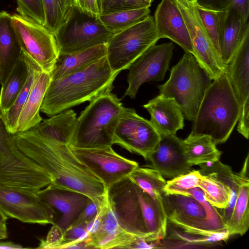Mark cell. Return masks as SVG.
Instances as JSON below:
<instances>
[{
  "mask_svg": "<svg viewBox=\"0 0 249 249\" xmlns=\"http://www.w3.org/2000/svg\"><path fill=\"white\" fill-rule=\"evenodd\" d=\"M119 73L112 71L105 56L85 69L51 79L40 111L51 117L111 91Z\"/></svg>",
  "mask_w": 249,
  "mask_h": 249,
  "instance_id": "cell-3",
  "label": "cell"
},
{
  "mask_svg": "<svg viewBox=\"0 0 249 249\" xmlns=\"http://www.w3.org/2000/svg\"><path fill=\"white\" fill-rule=\"evenodd\" d=\"M196 7L203 24L220 57L219 41L228 10H217L198 3L196 4Z\"/></svg>",
  "mask_w": 249,
  "mask_h": 249,
  "instance_id": "cell-35",
  "label": "cell"
},
{
  "mask_svg": "<svg viewBox=\"0 0 249 249\" xmlns=\"http://www.w3.org/2000/svg\"><path fill=\"white\" fill-rule=\"evenodd\" d=\"M0 73H1V65H0Z\"/></svg>",
  "mask_w": 249,
  "mask_h": 249,
  "instance_id": "cell-49",
  "label": "cell"
},
{
  "mask_svg": "<svg viewBox=\"0 0 249 249\" xmlns=\"http://www.w3.org/2000/svg\"><path fill=\"white\" fill-rule=\"evenodd\" d=\"M69 146L75 156L103 183L106 190L139 167L138 162L120 155L112 146L94 148Z\"/></svg>",
  "mask_w": 249,
  "mask_h": 249,
  "instance_id": "cell-14",
  "label": "cell"
},
{
  "mask_svg": "<svg viewBox=\"0 0 249 249\" xmlns=\"http://www.w3.org/2000/svg\"><path fill=\"white\" fill-rule=\"evenodd\" d=\"M129 177L144 192L154 198H162L166 181L153 168L138 167Z\"/></svg>",
  "mask_w": 249,
  "mask_h": 249,
  "instance_id": "cell-32",
  "label": "cell"
},
{
  "mask_svg": "<svg viewBox=\"0 0 249 249\" xmlns=\"http://www.w3.org/2000/svg\"><path fill=\"white\" fill-rule=\"evenodd\" d=\"M160 138L150 120L139 115L134 109L125 107L115 129L113 142L147 160Z\"/></svg>",
  "mask_w": 249,
  "mask_h": 249,
  "instance_id": "cell-13",
  "label": "cell"
},
{
  "mask_svg": "<svg viewBox=\"0 0 249 249\" xmlns=\"http://www.w3.org/2000/svg\"><path fill=\"white\" fill-rule=\"evenodd\" d=\"M160 39L154 17L145 19L114 34L107 43V54L112 71L120 72L128 69L131 64Z\"/></svg>",
  "mask_w": 249,
  "mask_h": 249,
  "instance_id": "cell-9",
  "label": "cell"
},
{
  "mask_svg": "<svg viewBox=\"0 0 249 249\" xmlns=\"http://www.w3.org/2000/svg\"><path fill=\"white\" fill-rule=\"evenodd\" d=\"M17 11L44 26L45 17L42 0H16Z\"/></svg>",
  "mask_w": 249,
  "mask_h": 249,
  "instance_id": "cell-40",
  "label": "cell"
},
{
  "mask_svg": "<svg viewBox=\"0 0 249 249\" xmlns=\"http://www.w3.org/2000/svg\"><path fill=\"white\" fill-rule=\"evenodd\" d=\"M176 229L170 238L177 241L179 245L213 246L227 241L230 236L227 230L220 231H206Z\"/></svg>",
  "mask_w": 249,
  "mask_h": 249,
  "instance_id": "cell-33",
  "label": "cell"
},
{
  "mask_svg": "<svg viewBox=\"0 0 249 249\" xmlns=\"http://www.w3.org/2000/svg\"><path fill=\"white\" fill-rule=\"evenodd\" d=\"M11 18L22 52L50 74L59 54L54 34L28 17L16 13Z\"/></svg>",
  "mask_w": 249,
  "mask_h": 249,
  "instance_id": "cell-11",
  "label": "cell"
},
{
  "mask_svg": "<svg viewBox=\"0 0 249 249\" xmlns=\"http://www.w3.org/2000/svg\"><path fill=\"white\" fill-rule=\"evenodd\" d=\"M249 178L244 179L240 185L237 196L230 218L227 224L230 236L244 235L249 227Z\"/></svg>",
  "mask_w": 249,
  "mask_h": 249,
  "instance_id": "cell-29",
  "label": "cell"
},
{
  "mask_svg": "<svg viewBox=\"0 0 249 249\" xmlns=\"http://www.w3.org/2000/svg\"><path fill=\"white\" fill-rule=\"evenodd\" d=\"M63 231L57 225H53L45 239H40L37 249H59L61 245Z\"/></svg>",
  "mask_w": 249,
  "mask_h": 249,
  "instance_id": "cell-42",
  "label": "cell"
},
{
  "mask_svg": "<svg viewBox=\"0 0 249 249\" xmlns=\"http://www.w3.org/2000/svg\"><path fill=\"white\" fill-rule=\"evenodd\" d=\"M202 175L199 170H191L166 181L164 188L165 194H183L187 191L198 187Z\"/></svg>",
  "mask_w": 249,
  "mask_h": 249,
  "instance_id": "cell-37",
  "label": "cell"
},
{
  "mask_svg": "<svg viewBox=\"0 0 249 249\" xmlns=\"http://www.w3.org/2000/svg\"><path fill=\"white\" fill-rule=\"evenodd\" d=\"M77 121L76 114L67 109L43 120L34 127L43 135L59 142L69 145Z\"/></svg>",
  "mask_w": 249,
  "mask_h": 249,
  "instance_id": "cell-26",
  "label": "cell"
},
{
  "mask_svg": "<svg viewBox=\"0 0 249 249\" xmlns=\"http://www.w3.org/2000/svg\"><path fill=\"white\" fill-rule=\"evenodd\" d=\"M212 81L195 57L185 52L172 67L168 80L157 87L159 94L173 99L184 118L193 121Z\"/></svg>",
  "mask_w": 249,
  "mask_h": 249,
  "instance_id": "cell-7",
  "label": "cell"
},
{
  "mask_svg": "<svg viewBox=\"0 0 249 249\" xmlns=\"http://www.w3.org/2000/svg\"><path fill=\"white\" fill-rule=\"evenodd\" d=\"M178 8L188 29L194 55L212 80L226 71L227 67L215 50L199 17L196 4L186 0H172Z\"/></svg>",
  "mask_w": 249,
  "mask_h": 249,
  "instance_id": "cell-12",
  "label": "cell"
},
{
  "mask_svg": "<svg viewBox=\"0 0 249 249\" xmlns=\"http://www.w3.org/2000/svg\"><path fill=\"white\" fill-rule=\"evenodd\" d=\"M160 135L158 144L147 160L151 168L171 179L190 172L192 166L187 161L182 140L176 135Z\"/></svg>",
  "mask_w": 249,
  "mask_h": 249,
  "instance_id": "cell-18",
  "label": "cell"
},
{
  "mask_svg": "<svg viewBox=\"0 0 249 249\" xmlns=\"http://www.w3.org/2000/svg\"><path fill=\"white\" fill-rule=\"evenodd\" d=\"M226 73L241 107L237 128L247 139L249 136V24L231 61Z\"/></svg>",
  "mask_w": 249,
  "mask_h": 249,
  "instance_id": "cell-17",
  "label": "cell"
},
{
  "mask_svg": "<svg viewBox=\"0 0 249 249\" xmlns=\"http://www.w3.org/2000/svg\"><path fill=\"white\" fill-rule=\"evenodd\" d=\"M113 35L99 17L91 16L74 6L54 36L59 53H68L107 44Z\"/></svg>",
  "mask_w": 249,
  "mask_h": 249,
  "instance_id": "cell-10",
  "label": "cell"
},
{
  "mask_svg": "<svg viewBox=\"0 0 249 249\" xmlns=\"http://www.w3.org/2000/svg\"><path fill=\"white\" fill-rule=\"evenodd\" d=\"M8 217L0 209V240L8 237L7 220Z\"/></svg>",
  "mask_w": 249,
  "mask_h": 249,
  "instance_id": "cell-45",
  "label": "cell"
},
{
  "mask_svg": "<svg viewBox=\"0 0 249 249\" xmlns=\"http://www.w3.org/2000/svg\"><path fill=\"white\" fill-rule=\"evenodd\" d=\"M36 194L42 201L54 210L56 214L54 224L63 232L71 225L90 199L81 193L59 189L51 184Z\"/></svg>",
  "mask_w": 249,
  "mask_h": 249,
  "instance_id": "cell-19",
  "label": "cell"
},
{
  "mask_svg": "<svg viewBox=\"0 0 249 249\" xmlns=\"http://www.w3.org/2000/svg\"><path fill=\"white\" fill-rule=\"evenodd\" d=\"M30 67L28 56L22 52L16 64L0 91V109L5 114L14 104L28 79Z\"/></svg>",
  "mask_w": 249,
  "mask_h": 249,
  "instance_id": "cell-28",
  "label": "cell"
},
{
  "mask_svg": "<svg viewBox=\"0 0 249 249\" xmlns=\"http://www.w3.org/2000/svg\"><path fill=\"white\" fill-rule=\"evenodd\" d=\"M182 145L187 161L192 166L219 160L222 154L212 138L206 135L190 133L182 140Z\"/></svg>",
  "mask_w": 249,
  "mask_h": 249,
  "instance_id": "cell-27",
  "label": "cell"
},
{
  "mask_svg": "<svg viewBox=\"0 0 249 249\" xmlns=\"http://www.w3.org/2000/svg\"><path fill=\"white\" fill-rule=\"evenodd\" d=\"M154 20L159 39L167 38L194 55L193 44L182 16L172 0H162L155 12Z\"/></svg>",
  "mask_w": 249,
  "mask_h": 249,
  "instance_id": "cell-20",
  "label": "cell"
},
{
  "mask_svg": "<svg viewBox=\"0 0 249 249\" xmlns=\"http://www.w3.org/2000/svg\"><path fill=\"white\" fill-rule=\"evenodd\" d=\"M99 203L90 199L71 226L90 222L96 217L97 214Z\"/></svg>",
  "mask_w": 249,
  "mask_h": 249,
  "instance_id": "cell-43",
  "label": "cell"
},
{
  "mask_svg": "<svg viewBox=\"0 0 249 249\" xmlns=\"http://www.w3.org/2000/svg\"><path fill=\"white\" fill-rule=\"evenodd\" d=\"M202 6L217 10H234L241 16L245 24L249 23V0H198Z\"/></svg>",
  "mask_w": 249,
  "mask_h": 249,
  "instance_id": "cell-38",
  "label": "cell"
},
{
  "mask_svg": "<svg viewBox=\"0 0 249 249\" xmlns=\"http://www.w3.org/2000/svg\"><path fill=\"white\" fill-rule=\"evenodd\" d=\"M124 109L111 91L94 98L77 118L69 145L81 148L112 146L115 129Z\"/></svg>",
  "mask_w": 249,
  "mask_h": 249,
  "instance_id": "cell-5",
  "label": "cell"
},
{
  "mask_svg": "<svg viewBox=\"0 0 249 249\" xmlns=\"http://www.w3.org/2000/svg\"><path fill=\"white\" fill-rule=\"evenodd\" d=\"M12 15L0 12V84L6 81L21 58L22 50L17 34L12 24Z\"/></svg>",
  "mask_w": 249,
  "mask_h": 249,
  "instance_id": "cell-23",
  "label": "cell"
},
{
  "mask_svg": "<svg viewBox=\"0 0 249 249\" xmlns=\"http://www.w3.org/2000/svg\"><path fill=\"white\" fill-rule=\"evenodd\" d=\"M10 134H12L10 133L7 129L3 118L2 113L0 109V143Z\"/></svg>",
  "mask_w": 249,
  "mask_h": 249,
  "instance_id": "cell-46",
  "label": "cell"
},
{
  "mask_svg": "<svg viewBox=\"0 0 249 249\" xmlns=\"http://www.w3.org/2000/svg\"><path fill=\"white\" fill-rule=\"evenodd\" d=\"M106 194L124 231L154 241L165 238L168 220L162 198L152 197L129 176L109 186Z\"/></svg>",
  "mask_w": 249,
  "mask_h": 249,
  "instance_id": "cell-2",
  "label": "cell"
},
{
  "mask_svg": "<svg viewBox=\"0 0 249 249\" xmlns=\"http://www.w3.org/2000/svg\"><path fill=\"white\" fill-rule=\"evenodd\" d=\"M150 115V121L160 135H176L184 126V116L172 98L159 94L143 106Z\"/></svg>",
  "mask_w": 249,
  "mask_h": 249,
  "instance_id": "cell-21",
  "label": "cell"
},
{
  "mask_svg": "<svg viewBox=\"0 0 249 249\" xmlns=\"http://www.w3.org/2000/svg\"><path fill=\"white\" fill-rule=\"evenodd\" d=\"M88 223L70 226L63 233V241L59 249L68 244L86 240L89 236L87 231Z\"/></svg>",
  "mask_w": 249,
  "mask_h": 249,
  "instance_id": "cell-41",
  "label": "cell"
},
{
  "mask_svg": "<svg viewBox=\"0 0 249 249\" xmlns=\"http://www.w3.org/2000/svg\"><path fill=\"white\" fill-rule=\"evenodd\" d=\"M107 54V44L79 52L59 53L50 73L51 80H56L86 68Z\"/></svg>",
  "mask_w": 249,
  "mask_h": 249,
  "instance_id": "cell-24",
  "label": "cell"
},
{
  "mask_svg": "<svg viewBox=\"0 0 249 249\" xmlns=\"http://www.w3.org/2000/svg\"><path fill=\"white\" fill-rule=\"evenodd\" d=\"M188 2L193 4H196L197 3L198 0H186Z\"/></svg>",
  "mask_w": 249,
  "mask_h": 249,
  "instance_id": "cell-48",
  "label": "cell"
},
{
  "mask_svg": "<svg viewBox=\"0 0 249 249\" xmlns=\"http://www.w3.org/2000/svg\"><path fill=\"white\" fill-rule=\"evenodd\" d=\"M45 17L44 26L54 35L66 21L74 6V0H42Z\"/></svg>",
  "mask_w": 249,
  "mask_h": 249,
  "instance_id": "cell-34",
  "label": "cell"
},
{
  "mask_svg": "<svg viewBox=\"0 0 249 249\" xmlns=\"http://www.w3.org/2000/svg\"><path fill=\"white\" fill-rule=\"evenodd\" d=\"M97 214L100 219L98 228L88 238L90 249H93V245L98 241L108 237L117 236L124 231L120 226L117 217L108 203L107 194L98 203Z\"/></svg>",
  "mask_w": 249,
  "mask_h": 249,
  "instance_id": "cell-30",
  "label": "cell"
},
{
  "mask_svg": "<svg viewBox=\"0 0 249 249\" xmlns=\"http://www.w3.org/2000/svg\"><path fill=\"white\" fill-rule=\"evenodd\" d=\"M50 81V74L43 71L35 62L34 81L19 116L16 133L26 131L43 121L40 111Z\"/></svg>",
  "mask_w": 249,
  "mask_h": 249,
  "instance_id": "cell-22",
  "label": "cell"
},
{
  "mask_svg": "<svg viewBox=\"0 0 249 249\" xmlns=\"http://www.w3.org/2000/svg\"></svg>",
  "mask_w": 249,
  "mask_h": 249,
  "instance_id": "cell-50",
  "label": "cell"
},
{
  "mask_svg": "<svg viewBox=\"0 0 249 249\" xmlns=\"http://www.w3.org/2000/svg\"><path fill=\"white\" fill-rule=\"evenodd\" d=\"M149 7L131 9L101 15L99 18L102 24L114 34L119 33L150 16Z\"/></svg>",
  "mask_w": 249,
  "mask_h": 249,
  "instance_id": "cell-31",
  "label": "cell"
},
{
  "mask_svg": "<svg viewBox=\"0 0 249 249\" xmlns=\"http://www.w3.org/2000/svg\"><path fill=\"white\" fill-rule=\"evenodd\" d=\"M74 6L91 16H100L96 0H74Z\"/></svg>",
  "mask_w": 249,
  "mask_h": 249,
  "instance_id": "cell-44",
  "label": "cell"
},
{
  "mask_svg": "<svg viewBox=\"0 0 249 249\" xmlns=\"http://www.w3.org/2000/svg\"><path fill=\"white\" fill-rule=\"evenodd\" d=\"M0 209L8 217L22 222L54 224V210L42 201L36 193L0 186Z\"/></svg>",
  "mask_w": 249,
  "mask_h": 249,
  "instance_id": "cell-15",
  "label": "cell"
},
{
  "mask_svg": "<svg viewBox=\"0 0 249 249\" xmlns=\"http://www.w3.org/2000/svg\"><path fill=\"white\" fill-rule=\"evenodd\" d=\"M213 80L193 121L191 133L209 136L217 144L230 137L238 121L241 107L226 71Z\"/></svg>",
  "mask_w": 249,
  "mask_h": 249,
  "instance_id": "cell-4",
  "label": "cell"
},
{
  "mask_svg": "<svg viewBox=\"0 0 249 249\" xmlns=\"http://www.w3.org/2000/svg\"><path fill=\"white\" fill-rule=\"evenodd\" d=\"M24 248L20 244L11 241L0 242V249H21Z\"/></svg>",
  "mask_w": 249,
  "mask_h": 249,
  "instance_id": "cell-47",
  "label": "cell"
},
{
  "mask_svg": "<svg viewBox=\"0 0 249 249\" xmlns=\"http://www.w3.org/2000/svg\"><path fill=\"white\" fill-rule=\"evenodd\" d=\"M52 178L39 165L22 152L10 134L0 143V186L36 193Z\"/></svg>",
  "mask_w": 249,
  "mask_h": 249,
  "instance_id": "cell-8",
  "label": "cell"
},
{
  "mask_svg": "<svg viewBox=\"0 0 249 249\" xmlns=\"http://www.w3.org/2000/svg\"><path fill=\"white\" fill-rule=\"evenodd\" d=\"M245 24L240 14L228 10L225 18L219 45L223 63L227 67L232 58L248 25Z\"/></svg>",
  "mask_w": 249,
  "mask_h": 249,
  "instance_id": "cell-25",
  "label": "cell"
},
{
  "mask_svg": "<svg viewBox=\"0 0 249 249\" xmlns=\"http://www.w3.org/2000/svg\"><path fill=\"white\" fill-rule=\"evenodd\" d=\"M168 223L181 231H220L227 230L220 212L198 187L183 194L162 195Z\"/></svg>",
  "mask_w": 249,
  "mask_h": 249,
  "instance_id": "cell-6",
  "label": "cell"
},
{
  "mask_svg": "<svg viewBox=\"0 0 249 249\" xmlns=\"http://www.w3.org/2000/svg\"><path fill=\"white\" fill-rule=\"evenodd\" d=\"M27 55L30 67L28 79L13 105L5 114L2 115L7 129L12 134L16 133L18 119L27 99L34 78L35 62Z\"/></svg>",
  "mask_w": 249,
  "mask_h": 249,
  "instance_id": "cell-36",
  "label": "cell"
},
{
  "mask_svg": "<svg viewBox=\"0 0 249 249\" xmlns=\"http://www.w3.org/2000/svg\"><path fill=\"white\" fill-rule=\"evenodd\" d=\"M18 148L51 176L54 187L78 192L99 202L106 195L103 183L73 154L69 145L50 139L35 127L14 134Z\"/></svg>",
  "mask_w": 249,
  "mask_h": 249,
  "instance_id": "cell-1",
  "label": "cell"
},
{
  "mask_svg": "<svg viewBox=\"0 0 249 249\" xmlns=\"http://www.w3.org/2000/svg\"><path fill=\"white\" fill-rule=\"evenodd\" d=\"M174 46L171 42L153 45L136 59L128 68V86L124 96L136 98L143 83L163 80L173 54Z\"/></svg>",
  "mask_w": 249,
  "mask_h": 249,
  "instance_id": "cell-16",
  "label": "cell"
},
{
  "mask_svg": "<svg viewBox=\"0 0 249 249\" xmlns=\"http://www.w3.org/2000/svg\"><path fill=\"white\" fill-rule=\"evenodd\" d=\"M100 15L121 11L150 7L153 0H96Z\"/></svg>",
  "mask_w": 249,
  "mask_h": 249,
  "instance_id": "cell-39",
  "label": "cell"
}]
</instances>
